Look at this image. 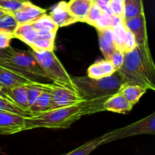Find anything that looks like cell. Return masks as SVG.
I'll list each match as a JSON object with an SVG mask.
<instances>
[{
	"label": "cell",
	"mask_w": 155,
	"mask_h": 155,
	"mask_svg": "<svg viewBox=\"0 0 155 155\" xmlns=\"http://www.w3.org/2000/svg\"><path fill=\"white\" fill-rule=\"evenodd\" d=\"M108 97L92 100L66 107H58L25 118V130L37 128L66 129L86 115L104 111L103 104Z\"/></svg>",
	"instance_id": "cell-1"
},
{
	"label": "cell",
	"mask_w": 155,
	"mask_h": 155,
	"mask_svg": "<svg viewBox=\"0 0 155 155\" xmlns=\"http://www.w3.org/2000/svg\"><path fill=\"white\" fill-rule=\"evenodd\" d=\"M126 83L155 90V65L149 45H137L124 53L123 64L117 70Z\"/></svg>",
	"instance_id": "cell-2"
},
{
	"label": "cell",
	"mask_w": 155,
	"mask_h": 155,
	"mask_svg": "<svg viewBox=\"0 0 155 155\" xmlns=\"http://www.w3.org/2000/svg\"><path fill=\"white\" fill-rule=\"evenodd\" d=\"M78 92L88 100L110 97L117 93L124 82L118 71L101 79L80 77L72 79Z\"/></svg>",
	"instance_id": "cell-3"
},
{
	"label": "cell",
	"mask_w": 155,
	"mask_h": 155,
	"mask_svg": "<svg viewBox=\"0 0 155 155\" xmlns=\"http://www.w3.org/2000/svg\"><path fill=\"white\" fill-rule=\"evenodd\" d=\"M31 52L45 73L48 80H51L54 84L78 91L73 83L72 78L67 72L64 67L54 53V51L37 52L32 50Z\"/></svg>",
	"instance_id": "cell-4"
},
{
	"label": "cell",
	"mask_w": 155,
	"mask_h": 155,
	"mask_svg": "<svg viewBox=\"0 0 155 155\" xmlns=\"http://www.w3.org/2000/svg\"><path fill=\"white\" fill-rule=\"evenodd\" d=\"M0 65L35 80L48 79L45 73L30 51L14 48L10 58L0 60Z\"/></svg>",
	"instance_id": "cell-5"
},
{
	"label": "cell",
	"mask_w": 155,
	"mask_h": 155,
	"mask_svg": "<svg viewBox=\"0 0 155 155\" xmlns=\"http://www.w3.org/2000/svg\"><path fill=\"white\" fill-rule=\"evenodd\" d=\"M155 113L123 128L104 134V145L117 139L142 134L154 135Z\"/></svg>",
	"instance_id": "cell-6"
},
{
	"label": "cell",
	"mask_w": 155,
	"mask_h": 155,
	"mask_svg": "<svg viewBox=\"0 0 155 155\" xmlns=\"http://www.w3.org/2000/svg\"><path fill=\"white\" fill-rule=\"evenodd\" d=\"M39 86L50 93L51 101L48 110L73 105L86 100L78 91H75L70 88L58 86L54 83L48 84L39 83Z\"/></svg>",
	"instance_id": "cell-7"
},
{
	"label": "cell",
	"mask_w": 155,
	"mask_h": 155,
	"mask_svg": "<svg viewBox=\"0 0 155 155\" xmlns=\"http://www.w3.org/2000/svg\"><path fill=\"white\" fill-rule=\"evenodd\" d=\"M27 116L0 111V135H13L25 131V118Z\"/></svg>",
	"instance_id": "cell-8"
},
{
	"label": "cell",
	"mask_w": 155,
	"mask_h": 155,
	"mask_svg": "<svg viewBox=\"0 0 155 155\" xmlns=\"http://www.w3.org/2000/svg\"><path fill=\"white\" fill-rule=\"evenodd\" d=\"M37 80L26 77L23 74L0 65V84L6 89L19 86H36Z\"/></svg>",
	"instance_id": "cell-9"
},
{
	"label": "cell",
	"mask_w": 155,
	"mask_h": 155,
	"mask_svg": "<svg viewBox=\"0 0 155 155\" xmlns=\"http://www.w3.org/2000/svg\"><path fill=\"white\" fill-rule=\"evenodd\" d=\"M124 23L127 30L134 35L137 45L148 43L145 12L130 19L124 20Z\"/></svg>",
	"instance_id": "cell-10"
},
{
	"label": "cell",
	"mask_w": 155,
	"mask_h": 155,
	"mask_svg": "<svg viewBox=\"0 0 155 155\" xmlns=\"http://www.w3.org/2000/svg\"><path fill=\"white\" fill-rule=\"evenodd\" d=\"M45 13V9L35 5L31 2L29 1L25 2L23 7L12 15L14 17L18 24H31Z\"/></svg>",
	"instance_id": "cell-11"
},
{
	"label": "cell",
	"mask_w": 155,
	"mask_h": 155,
	"mask_svg": "<svg viewBox=\"0 0 155 155\" xmlns=\"http://www.w3.org/2000/svg\"><path fill=\"white\" fill-rule=\"evenodd\" d=\"M66 2L61 1L51 8L49 16L58 27H66L78 22L77 18L69 12Z\"/></svg>",
	"instance_id": "cell-12"
},
{
	"label": "cell",
	"mask_w": 155,
	"mask_h": 155,
	"mask_svg": "<svg viewBox=\"0 0 155 155\" xmlns=\"http://www.w3.org/2000/svg\"><path fill=\"white\" fill-rule=\"evenodd\" d=\"M133 106L134 105L129 102L122 95L118 92L108 97L103 104L104 110L122 114H125L131 111Z\"/></svg>",
	"instance_id": "cell-13"
},
{
	"label": "cell",
	"mask_w": 155,
	"mask_h": 155,
	"mask_svg": "<svg viewBox=\"0 0 155 155\" xmlns=\"http://www.w3.org/2000/svg\"><path fill=\"white\" fill-rule=\"evenodd\" d=\"M98 34V42L100 50L102 52L105 59L108 60L110 54L116 50L114 41V34L112 28L103 30H97Z\"/></svg>",
	"instance_id": "cell-14"
},
{
	"label": "cell",
	"mask_w": 155,
	"mask_h": 155,
	"mask_svg": "<svg viewBox=\"0 0 155 155\" xmlns=\"http://www.w3.org/2000/svg\"><path fill=\"white\" fill-rule=\"evenodd\" d=\"M8 95L14 104H16L21 110L25 111L29 116H31L30 113V106H29L26 86H19L8 89Z\"/></svg>",
	"instance_id": "cell-15"
},
{
	"label": "cell",
	"mask_w": 155,
	"mask_h": 155,
	"mask_svg": "<svg viewBox=\"0 0 155 155\" xmlns=\"http://www.w3.org/2000/svg\"><path fill=\"white\" fill-rule=\"evenodd\" d=\"M146 92L147 89L142 86L124 83L120 88L118 93L122 95L133 105H135Z\"/></svg>",
	"instance_id": "cell-16"
},
{
	"label": "cell",
	"mask_w": 155,
	"mask_h": 155,
	"mask_svg": "<svg viewBox=\"0 0 155 155\" xmlns=\"http://www.w3.org/2000/svg\"><path fill=\"white\" fill-rule=\"evenodd\" d=\"M92 3L86 0H71L67 3V5L69 12L77 18L78 22H84Z\"/></svg>",
	"instance_id": "cell-17"
},
{
	"label": "cell",
	"mask_w": 155,
	"mask_h": 155,
	"mask_svg": "<svg viewBox=\"0 0 155 155\" xmlns=\"http://www.w3.org/2000/svg\"><path fill=\"white\" fill-rule=\"evenodd\" d=\"M13 36L30 45L37 38L38 35L31 24H18L13 31Z\"/></svg>",
	"instance_id": "cell-18"
},
{
	"label": "cell",
	"mask_w": 155,
	"mask_h": 155,
	"mask_svg": "<svg viewBox=\"0 0 155 155\" xmlns=\"http://www.w3.org/2000/svg\"><path fill=\"white\" fill-rule=\"evenodd\" d=\"M104 145V135L86 142L81 146L61 155H89L100 145Z\"/></svg>",
	"instance_id": "cell-19"
},
{
	"label": "cell",
	"mask_w": 155,
	"mask_h": 155,
	"mask_svg": "<svg viewBox=\"0 0 155 155\" xmlns=\"http://www.w3.org/2000/svg\"><path fill=\"white\" fill-rule=\"evenodd\" d=\"M144 12L142 0H124V20L136 17Z\"/></svg>",
	"instance_id": "cell-20"
},
{
	"label": "cell",
	"mask_w": 155,
	"mask_h": 155,
	"mask_svg": "<svg viewBox=\"0 0 155 155\" xmlns=\"http://www.w3.org/2000/svg\"><path fill=\"white\" fill-rule=\"evenodd\" d=\"M50 101H51L50 93L47 90L44 89L43 92L38 97L34 104L30 107V114H37L48 110L49 109Z\"/></svg>",
	"instance_id": "cell-21"
},
{
	"label": "cell",
	"mask_w": 155,
	"mask_h": 155,
	"mask_svg": "<svg viewBox=\"0 0 155 155\" xmlns=\"http://www.w3.org/2000/svg\"><path fill=\"white\" fill-rule=\"evenodd\" d=\"M31 25L36 32L40 31H55L58 32V27L53 22L49 15L46 13L39 17L38 19L31 23Z\"/></svg>",
	"instance_id": "cell-22"
},
{
	"label": "cell",
	"mask_w": 155,
	"mask_h": 155,
	"mask_svg": "<svg viewBox=\"0 0 155 155\" xmlns=\"http://www.w3.org/2000/svg\"><path fill=\"white\" fill-rule=\"evenodd\" d=\"M114 34V41L116 49L124 51V43H125L126 37H127V29L124 23H120L118 25L115 26L112 28Z\"/></svg>",
	"instance_id": "cell-23"
},
{
	"label": "cell",
	"mask_w": 155,
	"mask_h": 155,
	"mask_svg": "<svg viewBox=\"0 0 155 155\" xmlns=\"http://www.w3.org/2000/svg\"><path fill=\"white\" fill-rule=\"evenodd\" d=\"M29 46L33 51H54V40L37 36Z\"/></svg>",
	"instance_id": "cell-24"
},
{
	"label": "cell",
	"mask_w": 155,
	"mask_h": 155,
	"mask_svg": "<svg viewBox=\"0 0 155 155\" xmlns=\"http://www.w3.org/2000/svg\"><path fill=\"white\" fill-rule=\"evenodd\" d=\"M25 2L22 0H2L0 1V8L9 15H12L23 7Z\"/></svg>",
	"instance_id": "cell-25"
},
{
	"label": "cell",
	"mask_w": 155,
	"mask_h": 155,
	"mask_svg": "<svg viewBox=\"0 0 155 155\" xmlns=\"http://www.w3.org/2000/svg\"><path fill=\"white\" fill-rule=\"evenodd\" d=\"M103 12H103L98 5H96L95 3L92 2L83 23H86V24H90V25L94 27V25L95 24L96 21H98V18L101 17V15H102Z\"/></svg>",
	"instance_id": "cell-26"
},
{
	"label": "cell",
	"mask_w": 155,
	"mask_h": 155,
	"mask_svg": "<svg viewBox=\"0 0 155 155\" xmlns=\"http://www.w3.org/2000/svg\"><path fill=\"white\" fill-rule=\"evenodd\" d=\"M0 111H7V112H13V113L18 114H22L24 116H29L25 111L21 110L20 107H18L16 104H14L12 101L6 99V98L0 97Z\"/></svg>",
	"instance_id": "cell-27"
},
{
	"label": "cell",
	"mask_w": 155,
	"mask_h": 155,
	"mask_svg": "<svg viewBox=\"0 0 155 155\" xmlns=\"http://www.w3.org/2000/svg\"><path fill=\"white\" fill-rule=\"evenodd\" d=\"M39 82H38L36 86H26V90H27V98H28L29 106H32L34 104L35 101L38 98V97L41 95L44 89L39 86Z\"/></svg>",
	"instance_id": "cell-28"
},
{
	"label": "cell",
	"mask_w": 155,
	"mask_h": 155,
	"mask_svg": "<svg viewBox=\"0 0 155 155\" xmlns=\"http://www.w3.org/2000/svg\"><path fill=\"white\" fill-rule=\"evenodd\" d=\"M18 23L12 15H6L0 18V30H5L13 33Z\"/></svg>",
	"instance_id": "cell-29"
},
{
	"label": "cell",
	"mask_w": 155,
	"mask_h": 155,
	"mask_svg": "<svg viewBox=\"0 0 155 155\" xmlns=\"http://www.w3.org/2000/svg\"><path fill=\"white\" fill-rule=\"evenodd\" d=\"M94 27L97 30H103L105 29L112 28L111 27V15L103 12L98 21H96Z\"/></svg>",
	"instance_id": "cell-30"
},
{
	"label": "cell",
	"mask_w": 155,
	"mask_h": 155,
	"mask_svg": "<svg viewBox=\"0 0 155 155\" xmlns=\"http://www.w3.org/2000/svg\"><path fill=\"white\" fill-rule=\"evenodd\" d=\"M12 39H14L12 32L5 30H0V49L10 48V43Z\"/></svg>",
	"instance_id": "cell-31"
},
{
	"label": "cell",
	"mask_w": 155,
	"mask_h": 155,
	"mask_svg": "<svg viewBox=\"0 0 155 155\" xmlns=\"http://www.w3.org/2000/svg\"><path fill=\"white\" fill-rule=\"evenodd\" d=\"M96 63L105 77L112 75L114 73L117 71V70L115 69V68L112 64L111 62L109 60H107V59L99 61H97Z\"/></svg>",
	"instance_id": "cell-32"
},
{
	"label": "cell",
	"mask_w": 155,
	"mask_h": 155,
	"mask_svg": "<svg viewBox=\"0 0 155 155\" xmlns=\"http://www.w3.org/2000/svg\"><path fill=\"white\" fill-rule=\"evenodd\" d=\"M124 59V52L120 50L116 49L111 54L108 60L110 61L115 68V69L118 70L123 64Z\"/></svg>",
	"instance_id": "cell-33"
},
{
	"label": "cell",
	"mask_w": 155,
	"mask_h": 155,
	"mask_svg": "<svg viewBox=\"0 0 155 155\" xmlns=\"http://www.w3.org/2000/svg\"><path fill=\"white\" fill-rule=\"evenodd\" d=\"M136 46H137V43H136L134 35H133L131 32L129 31V30H127V37H126L125 43H124V52H129V51L134 49Z\"/></svg>",
	"instance_id": "cell-34"
},
{
	"label": "cell",
	"mask_w": 155,
	"mask_h": 155,
	"mask_svg": "<svg viewBox=\"0 0 155 155\" xmlns=\"http://www.w3.org/2000/svg\"><path fill=\"white\" fill-rule=\"evenodd\" d=\"M87 77L92 79H101L104 77V74L101 71L100 68L97 63L93 64L91 65L87 70Z\"/></svg>",
	"instance_id": "cell-35"
},
{
	"label": "cell",
	"mask_w": 155,
	"mask_h": 155,
	"mask_svg": "<svg viewBox=\"0 0 155 155\" xmlns=\"http://www.w3.org/2000/svg\"><path fill=\"white\" fill-rule=\"evenodd\" d=\"M14 48L10 47L6 49H0V60L1 59H7L11 57L12 52H13Z\"/></svg>",
	"instance_id": "cell-36"
},
{
	"label": "cell",
	"mask_w": 155,
	"mask_h": 155,
	"mask_svg": "<svg viewBox=\"0 0 155 155\" xmlns=\"http://www.w3.org/2000/svg\"><path fill=\"white\" fill-rule=\"evenodd\" d=\"M0 97H2V98H6V99L9 100V101H12V100L10 99V98L8 97V89L5 88L4 86H2L0 84ZM13 102V101H12Z\"/></svg>",
	"instance_id": "cell-37"
},
{
	"label": "cell",
	"mask_w": 155,
	"mask_h": 155,
	"mask_svg": "<svg viewBox=\"0 0 155 155\" xmlns=\"http://www.w3.org/2000/svg\"><path fill=\"white\" fill-rule=\"evenodd\" d=\"M9 15V14L8 13V12H6L5 10H3L2 8H0V18H2L3 16H5V15Z\"/></svg>",
	"instance_id": "cell-38"
},
{
	"label": "cell",
	"mask_w": 155,
	"mask_h": 155,
	"mask_svg": "<svg viewBox=\"0 0 155 155\" xmlns=\"http://www.w3.org/2000/svg\"><path fill=\"white\" fill-rule=\"evenodd\" d=\"M124 0H110V2L117 3V4H121V5H124Z\"/></svg>",
	"instance_id": "cell-39"
},
{
	"label": "cell",
	"mask_w": 155,
	"mask_h": 155,
	"mask_svg": "<svg viewBox=\"0 0 155 155\" xmlns=\"http://www.w3.org/2000/svg\"><path fill=\"white\" fill-rule=\"evenodd\" d=\"M98 1H101L104 3H107V4H109V2H110V0H98Z\"/></svg>",
	"instance_id": "cell-40"
},
{
	"label": "cell",
	"mask_w": 155,
	"mask_h": 155,
	"mask_svg": "<svg viewBox=\"0 0 155 155\" xmlns=\"http://www.w3.org/2000/svg\"><path fill=\"white\" fill-rule=\"evenodd\" d=\"M86 1H89V2H93V0H86Z\"/></svg>",
	"instance_id": "cell-41"
},
{
	"label": "cell",
	"mask_w": 155,
	"mask_h": 155,
	"mask_svg": "<svg viewBox=\"0 0 155 155\" xmlns=\"http://www.w3.org/2000/svg\"><path fill=\"white\" fill-rule=\"evenodd\" d=\"M22 1H24V2H29V1H30V0H22Z\"/></svg>",
	"instance_id": "cell-42"
},
{
	"label": "cell",
	"mask_w": 155,
	"mask_h": 155,
	"mask_svg": "<svg viewBox=\"0 0 155 155\" xmlns=\"http://www.w3.org/2000/svg\"><path fill=\"white\" fill-rule=\"evenodd\" d=\"M0 154H3L2 152V151H1V149H0Z\"/></svg>",
	"instance_id": "cell-43"
},
{
	"label": "cell",
	"mask_w": 155,
	"mask_h": 155,
	"mask_svg": "<svg viewBox=\"0 0 155 155\" xmlns=\"http://www.w3.org/2000/svg\"><path fill=\"white\" fill-rule=\"evenodd\" d=\"M0 1H2V0H0Z\"/></svg>",
	"instance_id": "cell-44"
}]
</instances>
